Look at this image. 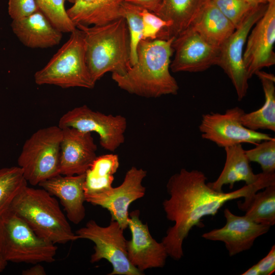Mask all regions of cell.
<instances>
[{
  "label": "cell",
  "instance_id": "obj_7",
  "mask_svg": "<svg viewBox=\"0 0 275 275\" xmlns=\"http://www.w3.org/2000/svg\"><path fill=\"white\" fill-rule=\"evenodd\" d=\"M62 138V128L51 126L38 129L24 143L17 163L32 185L60 174Z\"/></svg>",
  "mask_w": 275,
  "mask_h": 275
},
{
  "label": "cell",
  "instance_id": "obj_38",
  "mask_svg": "<svg viewBox=\"0 0 275 275\" xmlns=\"http://www.w3.org/2000/svg\"><path fill=\"white\" fill-rule=\"evenodd\" d=\"M8 262L6 261L0 254V273H2L6 268Z\"/></svg>",
  "mask_w": 275,
  "mask_h": 275
},
{
  "label": "cell",
  "instance_id": "obj_25",
  "mask_svg": "<svg viewBox=\"0 0 275 275\" xmlns=\"http://www.w3.org/2000/svg\"><path fill=\"white\" fill-rule=\"evenodd\" d=\"M260 80L265 100L259 109L244 113L241 118L245 127L254 131L260 129L275 131V76L274 74L259 70L256 72Z\"/></svg>",
  "mask_w": 275,
  "mask_h": 275
},
{
  "label": "cell",
  "instance_id": "obj_5",
  "mask_svg": "<svg viewBox=\"0 0 275 275\" xmlns=\"http://www.w3.org/2000/svg\"><path fill=\"white\" fill-rule=\"evenodd\" d=\"M38 85H51L62 88L93 89L96 82L89 71L85 57L82 31L78 28L42 69L36 72Z\"/></svg>",
  "mask_w": 275,
  "mask_h": 275
},
{
  "label": "cell",
  "instance_id": "obj_23",
  "mask_svg": "<svg viewBox=\"0 0 275 275\" xmlns=\"http://www.w3.org/2000/svg\"><path fill=\"white\" fill-rule=\"evenodd\" d=\"M188 28L218 47L236 29L210 0H207Z\"/></svg>",
  "mask_w": 275,
  "mask_h": 275
},
{
  "label": "cell",
  "instance_id": "obj_17",
  "mask_svg": "<svg viewBox=\"0 0 275 275\" xmlns=\"http://www.w3.org/2000/svg\"><path fill=\"white\" fill-rule=\"evenodd\" d=\"M62 130L60 174L71 176L85 174L97 156V147L91 133L71 127Z\"/></svg>",
  "mask_w": 275,
  "mask_h": 275
},
{
  "label": "cell",
  "instance_id": "obj_13",
  "mask_svg": "<svg viewBox=\"0 0 275 275\" xmlns=\"http://www.w3.org/2000/svg\"><path fill=\"white\" fill-rule=\"evenodd\" d=\"M172 48L175 56L170 69L173 72H200L217 64L219 47L189 28L174 38Z\"/></svg>",
  "mask_w": 275,
  "mask_h": 275
},
{
  "label": "cell",
  "instance_id": "obj_29",
  "mask_svg": "<svg viewBox=\"0 0 275 275\" xmlns=\"http://www.w3.org/2000/svg\"><path fill=\"white\" fill-rule=\"evenodd\" d=\"M143 9L124 2L121 16L127 24L130 39V63L131 66L137 61V48L143 38V22L141 11Z\"/></svg>",
  "mask_w": 275,
  "mask_h": 275
},
{
  "label": "cell",
  "instance_id": "obj_16",
  "mask_svg": "<svg viewBox=\"0 0 275 275\" xmlns=\"http://www.w3.org/2000/svg\"><path fill=\"white\" fill-rule=\"evenodd\" d=\"M224 214L226 225L203 234L202 237L224 242L230 257L250 249L256 239L266 233L271 227L256 223L245 215H235L228 208L224 210Z\"/></svg>",
  "mask_w": 275,
  "mask_h": 275
},
{
  "label": "cell",
  "instance_id": "obj_35",
  "mask_svg": "<svg viewBox=\"0 0 275 275\" xmlns=\"http://www.w3.org/2000/svg\"><path fill=\"white\" fill-rule=\"evenodd\" d=\"M124 1L154 13L159 8L162 0H124Z\"/></svg>",
  "mask_w": 275,
  "mask_h": 275
},
{
  "label": "cell",
  "instance_id": "obj_11",
  "mask_svg": "<svg viewBox=\"0 0 275 275\" xmlns=\"http://www.w3.org/2000/svg\"><path fill=\"white\" fill-rule=\"evenodd\" d=\"M267 4L258 5L219 47L217 65L230 79L239 101L246 96L249 88V79L243 60L244 46L251 29L264 13Z\"/></svg>",
  "mask_w": 275,
  "mask_h": 275
},
{
  "label": "cell",
  "instance_id": "obj_32",
  "mask_svg": "<svg viewBox=\"0 0 275 275\" xmlns=\"http://www.w3.org/2000/svg\"><path fill=\"white\" fill-rule=\"evenodd\" d=\"M143 22V40L157 39L160 33L171 26V23L167 21L155 13L145 9L141 11Z\"/></svg>",
  "mask_w": 275,
  "mask_h": 275
},
{
  "label": "cell",
  "instance_id": "obj_36",
  "mask_svg": "<svg viewBox=\"0 0 275 275\" xmlns=\"http://www.w3.org/2000/svg\"><path fill=\"white\" fill-rule=\"evenodd\" d=\"M22 275H45L46 271L43 266L40 263L34 264L30 268L24 269L22 271Z\"/></svg>",
  "mask_w": 275,
  "mask_h": 275
},
{
  "label": "cell",
  "instance_id": "obj_9",
  "mask_svg": "<svg viewBox=\"0 0 275 275\" xmlns=\"http://www.w3.org/2000/svg\"><path fill=\"white\" fill-rule=\"evenodd\" d=\"M127 126L125 117L106 115L94 111L86 105L66 112L60 119L58 125L61 128L71 127L97 133L100 146L111 152H114L124 143Z\"/></svg>",
  "mask_w": 275,
  "mask_h": 275
},
{
  "label": "cell",
  "instance_id": "obj_24",
  "mask_svg": "<svg viewBox=\"0 0 275 275\" xmlns=\"http://www.w3.org/2000/svg\"><path fill=\"white\" fill-rule=\"evenodd\" d=\"M119 167L117 154L97 156L85 173V198L108 195L113 188L114 175Z\"/></svg>",
  "mask_w": 275,
  "mask_h": 275
},
{
  "label": "cell",
  "instance_id": "obj_20",
  "mask_svg": "<svg viewBox=\"0 0 275 275\" xmlns=\"http://www.w3.org/2000/svg\"><path fill=\"white\" fill-rule=\"evenodd\" d=\"M124 0H76L67 10L75 24L103 25L121 17Z\"/></svg>",
  "mask_w": 275,
  "mask_h": 275
},
{
  "label": "cell",
  "instance_id": "obj_2",
  "mask_svg": "<svg viewBox=\"0 0 275 275\" xmlns=\"http://www.w3.org/2000/svg\"><path fill=\"white\" fill-rule=\"evenodd\" d=\"M174 39L142 40L136 63L123 74L112 73V79L121 89L141 97L176 95L179 87L170 73Z\"/></svg>",
  "mask_w": 275,
  "mask_h": 275
},
{
  "label": "cell",
  "instance_id": "obj_14",
  "mask_svg": "<svg viewBox=\"0 0 275 275\" xmlns=\"http://www.w3.org/2000/svg\"><path fill=\"white\" fill-rule=\"evenodd\" d=\"M146 176V170L132 166L126 173L122 183L113 187L108 195L87 197L86 202L107 209L111 220L117 222L124 230L128 228L130 204L145 195L146 188L142 182Z\"/></svg>",
  "mask_w": 275,
  "mask_h": 275
},
{
  "label": "cell",
  "instance_id": "obj_15",
  "mask_svg": "<svg viewBox=\"0 0 275 275\" xmlns=\"http://www.w3.org/2000/svg\"><path fill=\"white\" fill-rule=\"evenodd\" d=\"M139 216V210L129 213L128 227L131 238L126 241V250L131 264L143 273L148 269L163 267L168 255L163 243L153 238L147 224H144Z\"/></svg>",
  "mask_w": 275,
  "mask_h": 275
},
{
  "label": "cell",
  "instance_id": "obj_12",
  "mask_svg": "<svg viewBox=\"0 0 275 275\" xmlns=\"http://www.w3.org/2000/svg\"><path fill=\"white\" fill-rule=\"evenodd\" d=\"M274 43L275 0H271L251 29L246 41L243 60L249 79L258 71L274 65Z\"/></svg>",
  "mask_w": 275,
  "mask_h": 275
},
{
  "label": "cell",
  "instance_id": "obj_18",
  "mask_svg": "<svg viewBox=\"0 0 275 275\" xmlns=\"http://www.w3.org/2000/svg\"><path fill=\"white\" fill-rule=\"evenodd\" d=\"M85 179V173L71 176L59 174L38 185L59 199L68 219L77 225L86 216Z\"/></svg>",
  "mask_w": 275,
  "mask_h": 275
},
{
  "label": "cell",
  "instance_id": "obj_33",
  "mask_svg": "<svg viewBox=\"0 0 275 275\" xmlns=\"http://www.w3.org/2000/svg\"><path fill=\"white\" fill-rule=\"evenodd\" d=\"M38 10L35 0H9L8 11L12 20L27 17Z\"/></svg>",
  "mask_w": 275,
  "mask_h": 275
},
{
  "label": "cell",
  "instance_id": "obj_22",
  "mask_svg": "<svg viewBox=\"0 0 275 275\" xmlns=\"http://www.w3.org/2000/svg\"><path fill=\"white\" fill-rule=\"evenodd\" d=\"M226 152V162L224 168L217 179L207 184L213 190L222 191L223 185H230L233 188L235 182L243 181L246 185L258 182L264 173L255 174L251 167L245 150L241 144H237L224 148Z\"/></svg>",
  "mask_w": 275,
  "mask_h": 275
},
{
  "label": "cell",
  "instance_id": "obj_8",
  "mask_svg": "<svg viewBox=\"0 0 275 275\" xmlns=\"http://www.w3.org/2000/svg\"><path fill=\"white\" fill-rule=\"evenodd\" d=\"M123 231L115 221L111 220L109 225L102 227L91 219L75 233L78 239H88L94 243L91 263L105 259L111 263L113 269L108 275L143 274L128 258Z\"/></svg>",
  "mask_w": 275,
  "mask_h": 275
},
{
  "label": "cell",
  "instance_id": "obj_1",
  "mask_svg": "<svg viewBox=\"0 0 275 275\" xmlns=\"http://www.w3.org/2000/svg\"><path fill=\"white\" fill-rule=\"evenodd\" d=\"M206 180L202 172L183 168L172 175L167 183L170 197L163 201L162 206L166 217L174 225L168 229L161 242L168 256L175 260L183 256V241L193 227L200 226L203 217L215 215L226 202L240 198L244 201L238 202V208L245 211L255 193L275 184V173H264L256 183L230 193L213 190Z\"/></svg>",
  "mask_w": 275,
  "mask_h": 275
},
{
  "label": "cell",
  "instance_id": "obj_39",
  "mask_svg": "<svg viewBox=\"0 0 275 275\" xmlns=\"http://www.w3.org/2000/svg\"><path fill=\"white\" fill-rule=\"evenodd\" d=\"M249 3L260 5V4H267L271 0H244Z\"/></svg>",
  "mask_w": 275,
  "mask_h": 275
},
{
  "label": "cell",
  "instance_id": "obj_6",
  "mask_svg": "<svg viewBox=\"0 0 275 275\" xmlns=\"http://www.w3.org/2000/svg\"><path fill=\"white\" fill-rule=\"evenodd\" d=\"M57 250L14 212L8 210L0 216V254L8 263H51Z\"/></svg>",
  "mask_w": 275,
  "mask_h": 275
},
{
  "label": "cell",
  "instance_id": "obj_10",
  "mask_svg": "<svg viewBox=\"0 0 275 275\" xmlns=\"http://www.w3.org/2000/svg\"><path fill=\"white\" fill-rule=\"evenodd\" d=\"M245 113L236 106L225 113H210L202 116L199 129L203 139L222 148L243 143L257 144L272 138L270 135L252 130L243 125L241 118Z\"/></svg>",
  "mask_w": 275,
  "mask_h": 275
},
{
  "label": "cell",
  "instance_id": "obj_40",
  "mask_svg": "<svg viewBox=\"0 0 275 275\" xmlns=\"http://www.w3.org/2000/svg\"><path fill=\"white\" fill-rule=\"evenodd\" d=\"M68 2L73 4L76 0H66Z\"/></svg>",
  "mask_w": 275,
  "mask_h": 275
},
{
  "label": "cell",
  "instance_id": "obj_31",
  "mask_svg": "<svg viewBox=\"0 0 275 275\" xmlns=\"http://www.w3.org/2000/svg\"><path fill=\"white\" fill-rule=\"evenodd\" d=\"M221 12L238 28L258 5L244 0H210Z\"/></svg>",
  "mask_w": 275,
  "mask_h": 275
},
{
  "label": "cell",
  "instance_id": "obj_37",
  "mask_svg": "<svg viewBox=\"0 0 275 275\" xmlns=\"http://www.w3.org/2000/svg\"><path fill=\"white\" fill-rule=\"evenodd\" d=\"M242 275H260L259 271L256 264L249 268Z\"/></svg>",
  "mask_w": 275,
  "mask_h": 275
},
{
  "label": "cell",
  "instance_id": "obj_34",
  "mask_svg": "<svg viewBox=\"0 0 275 275\" xmlns=\"http://www.w3.org/2000/svg\"><path fill=\"white\" fill-rule=\"evenodd\" d=\"M260 275H270L275 271V245H273L267 255L256 264Z\"/></svg>",
  "mask_w": 275,
  "mask_h": 275
},
{
  "label": "cell",
  "instance_id": "obj_3",
  "mask_svg": "<svg viewBox=\"0 0 275 275\" xmlns=\"http://www.w3.org/2000/svg\"><path fill=\"white\" fill-rule=\"evenodd\" d=\"M76 26L84 33L86 61L95 82L109 72H126L131 66L130 39L123 17L103 25Z\"/></svg>",
  "mask_w": 275,
  "mask_h": 275
},
{
  "label": "cell",
  "instance_id": "obj_26",
  "mask_svg": "<svg viewBox=\"0 0 275 275\" xmlns=\"http://www.w3.org/2000/svg\"><path fill=\"white\" fill-rule=\"evenodd\" d=\"M264 188L253 196L244 215L256 223L271 226L275 224V184Z\"/></svg>",
  "mask_w": 275,
  "mask_h": 275
},
{
  "label": "cell",
  "instance_id": "obj_27",
  "mask_svg": "<svg viewBox=\"0 0 275 275\" xmlns=\"http://www.w3.org/2000/svg\"><path fill=\"white\" fill-rule=\"evenodd\" d=\"M26 185L28 182L19 167L0 169V216L9 210L14 199Z\"/></svg>",
  "mask_w": 275,
  "mask_h": 275
},
{
  "label": "cell",
  "instance_id": "obj_30",
  "mask_svg": "<svg viewBox=\"0 0 275 275\" xmlns=\"http://www.w3.org/2000/svg\"><path fill=\"white\" fill-rule=\"evenodd\" d=\"M251 149L245 150L250 162L258 163L262 173H275V138L262 141Z\"/></svg>",
  "mask_w": 275,
  "mask_h": 275
},
{
  "label": "cell",
  "instance_id": "obj_4",
  "mask_svg": "<svg viewBox=\"0 0 275 275\" xmlns=\"http://www.w3.org/2000/svg\"><path fill=\"white\" fill-rule=\"evenodd\" d=\"M9 210L22 218L39 236L54 244L78 239L57 200L43 188L25 186Z\"/></svg>",
  "mask_w": 275,
  "mask_h": 275
},
{
  "label": "cell",
  "instance_id": "obj_21",
  "mask_svg": "<svg viewBox=\"0 0 275 275\" xmlns=\"http://www.w3.org/2000/svg\"><path fill=\"white\" fill-rule=\"evenodd\" d=\"M207 0H162L154 13L171 23L168 29L162 31L157 39L175 38L191 24Z\"/></svg>",
  "mask_w": 275,
  "mask_h": 275
},
{
  "label": "cell",
  "instance_id": "obj_28",
  "mask_svg": "<svg viewBox=\"0 0 275 275\" xmlns=\"http://www.w3.org/2000/svg\"><path fill=\"white\" fill-rule=\"evenodd\" d=\"M66 0H35L38 10L62 33H71L76 26L65 7Z\"/></svg>",
  "mask_w": 275,
  "mask_h": 275
},
{
  "label": "cell",
  "instance_id": "obj_19",
  "mask_svg": "<svg viewBox=\"0 0 275 275\" xmlns=\"http://www.w3.org/2000/svg\"><path fill=\"white\" fill-rule=\"evenodd\" d=\"M13 32L26 47L46 48L58 45L62 38L60 31L39 10L11 24Z\"/></svg>",
  "mask_w": 275,
  "mask_h": 275
}]
</instances>
